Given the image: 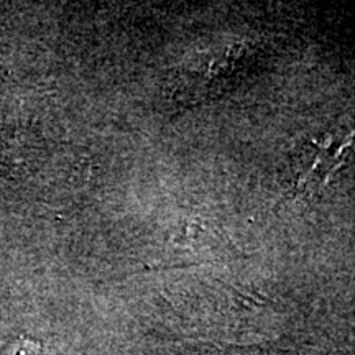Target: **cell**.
<instances>
[{
  "label": "cell",
  "mask_w": 355,
  "mask_h": 355,
  "mask_svg": "<svg viewBox=\"0 0 355 355\" xmlns=\"http://www.w3.org/2000/svg\"><path fill=\"white\" fill-rule=\"evenodd\" d=\"M354 141L355 128L347 135H329L326 139L309 140L304 144L295 159V193L313 194L324 188L344 165Z\"/></svg>",
  "instance_id": "1"
},
{
  "label": "cell",
  "mask_w": 355,
  "mask_h": 355,
  "mask_svg": "<svg viewBox=\"0 0 355 355\" xmlns=\"http://www.w3.org/2000/svg\"><path fill=\"white\" fill-rule=\"evenodd\" d=\"M40 350V344L30 337H19L12 340L0 355H35Z\"/></svg>",
  "instance_id": "2"
}]
</instances>
